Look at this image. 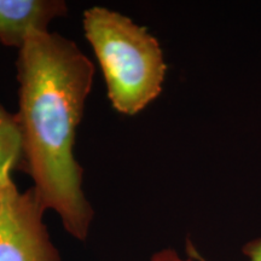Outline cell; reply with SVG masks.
Here are the masks:
<instances>
[{
	"label": "cell",
	"instance_id": "cell-2",
	"mask_svg": "<svg viewBox=\"0 0 261 261\" xmlns=\"http://www.w3.org/2000/svg\"><path fill=\"white\" fill-rule=\"evenodd\" d=\"M83 23L114 109L128 116L142 112L165 81L167 67L159 41L145 27L100 6L87 9Z\"/></svg>",
	"mask_w": 261,
	"mask_h": 261
},
{
	"label": "cell",
	"instance_id": "cell-7",
	"mask_svg": "<svg viewBox=\"0 0 261 261\" xmlns=\"http://www.w3.org/2000/svg\"><path fill=\"white\" fill-rule=\"evenodd\" d=\"M151 261H191V260H184L178 255L177 252L172 249H165L161 252L156 253L154 256L151 257Z\"/></svg>",
	"mask_w": 261,
	"mask_h": 261
},
{
	"label": "cell",
	"instance_id": "cell-6",
	"mask_svg": "<svg viewBox=\"0 0 261 261\" xmlns=\"http://www.w3.org/2000/svg\"><path fill=\"white\" fill-rule=\"evenodd\" d=\"M243 252L249 256L250 261H261V238L247 244L243 248Z\"/></svg>",
	"mask_w": 261,
	"mask_h": 261
},
{
	"label": "cell",
	"instance_id": "cell-1",
	"mask_svg": "<svg viewBox=\"0 0 261 261\" xmlns=\"http://www.w3.org/2000/svg\"><path fill=\"white\" fill-rule=\"evenodd\" d=\"M16 67L24 172L42 205L57 212L65 230L84 241L93 210L84 194V169L74 145L94 67L75 42L50 32L29 35Z\"/></svg>",
	"mask_w": 261,
	"mask_h": 261
},
{
	"label": "cell",
	"instance_id": "cell-5",
	"mask_svg": "<svg viewBox=\"0 0 261 261\" xmlns=\"http://www.w3.org/2000/svg\"><path fill=\"white\" fill-rule=\"evenodd\" d=\"M24 172L23 143L16 114L0 104V182L12 179V173Z\"/></svg>",
	"mask_w": 261,
	"mask_h": 261
},
{
	"label": "cell",
	"instance_id": "cell-3",
	"mask_svg": "<svg viewBox=\"0 0 261 261\" xmlns=\"http://www.w3.org/2000/svg\"><path fill=\"white\" fill-rule=\"evenodd\" d=\"M34 188L21 192L12 179L0 182V261H60Z\"/></svg>",
	"mask_w": 261,
	"mask_h": 261
},
{
	"label": "cell",
	"instance_id": "cell-4",
	"mask_svg": "<svg viewBox=\"0 0 261 261\" xmlns=\"http://www.w3.org/2000/svg\"><path fill=\"white\" fill-rule=\"evenodd\" d=\"M65 14L60 0H0V41L21 48L29 35L48 32V24Z\"/></svg>",
	"mask_w": 261,
	"mask_h": 261
}]
</instances>
